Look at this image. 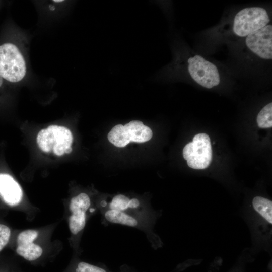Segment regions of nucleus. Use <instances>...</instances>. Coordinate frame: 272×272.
<instances>
[{"label": "nucleus", "instance_id": "obj_1", "mask_svg": "<svg viewBox=\"0 0 272 272\" xmlns=\"http://www.w3.org/2000/svg\"><path fill=\"white\" fill-rule=\"evenodd\" d=\"M103 222L106 224H116L137 228L144 232L154 248L161 245L159 237L154 232L156 221L119 211L100 209Z\"/></svg>", "mask_w": 272, "mask_h": 272}, {"label": "nucleus", "instance_id": "obj_2", "mask_svg": "<svg viewBox=\"0 0 272 272\" xmlns=\"http://www.w3.org/2000/svg\"><path fill=\"white\" fill-rule=\"evenodd\" d=\"M73 140V135L69 129L56 125L42 129L36 138L37 143L42 151L45 153L52 152L58 156L72 152Z\"/></svg>", "mask_w": 272, "mask_h": 272}, {"label": "nucleus", "instance_id": "obj_3", "mask_svg": "<svg viewBox=\"0 0 272 272\" xmlns=\"http://www.w3.org/2000/svg\"><path fill=\"white\" fill-rule=\"evenodd\" d=\"M270 21L266 9L260 7L245 8L235 16L232 30L235 35L246 37L267 25Z\"/></svg>", "mask_w": 272, "mask_h": 272}, {"label": "nucleus", "instance_id": "obj_4", "mask_svg": "<svg viewBox=\"0 0 272 272\" xmlns=\"http://www.w3.org/2000/svg\"><path fill=\"white\" fill-rule=\"evenodd\" d=\"M26 73V62L18 48L13 43L0 45V76L12 83L21 81Z\"/></svg>", "mask_w": 272, "mask_h": 272}, {"label": "nucleus", "instance_id": "obj_5", "mask_svg": "<svg viewBox=\"0 0 272 272\" xmlns=\"http://www.w3.org/2000/svg\"><path fill=\"white\" fill-rule=\"evenodd\" d=\"M98 209H105L121 211L156 221L157 213L148 203L137 197L119 194L110 199H102L98 203Z\"/></svg>", "mask_w": 272, "mask_h": 272}, {"label": "nucleus", "instance_id": "obj_6", "mask_svg": "<svg viewBox=\"0 0 272 272\" xmlns=\"http://www.w3.org/2000/svg\"><path fill=\"white\" fill-rule=\"evenodd\" d=\"M152 131L139 120H132L125 125L114 126L108 134L109 141L117 147L123 148L130 142L144 143L152 137Z\"/></svg>", "mask_w": 272, "mask_h": 272}, {"label": "nucleus", "instance_id": "obj_7", "mask_svg": "<svg viewBox=\"0 0 272 272\" xmlns=\"http://www.w3.org/2000/svg\"><path fill=\"white\" fill-rule=\"evenodd\" d=\"M183 156L189 167L194 169L207 168L212 159V149L209 135L205 133L196 134L192 142L184 147Z\"/></svg>", "mask_w": 272, "mask_h": 272}, {"label": "nucleus", "instance_id": "obj_8", "mask_svg": "<svg viewBox=\"0 0 272 272\" xmlns=\"http://www.w3.org/2000/svg\"><path fill=\"white\" fill-rule=\"evenodd\" d=\"M187 69L192 79L203 87L211 89L220 83V74L217 66L200 55L187 59Z\"/></svg>", "mask_w": 272, "mask_h": 272}, {"label": "nucleus", "instance_id": "obj_9", "mask_svg": "<svg viewBox=\"0 0 272 272\" xmlns=\"http://www.w3.org/2000/svg\"><path fill=\"white\" fill-rule=\"evenodd\" d=\"M90 196L85 192H81L70 200L68 218L70 231L74 236H79L84 230L88 217L96 210L92 207Z\"/></svg>", "mask_w": 272, "mask_h": 272}, {"label": "nucleus", "instance_id": "obj_10", "mask_svg": "<svg viewBox=\"0 0 272 272\" xmlns=\"http://www.w3.org/2000/svg\"><path fill=\"white\" fill-rule=\"evenodd\" d=\"M246 47L253 54L264 60L272 59V26L268 24L245 37Z\"/></svg>", "mask_w": 272, "mask_h": 272}, {"label": "nucleus", "instance_id": "obj_11", "mask_svg": "<svg viewBox=\"0 0 272 272\" xmlns=\"http://www.w3.org/2000/svg\"><path fill=\"white\" fill-rule=\"evenodd\" d=\"M38 236V232L28 229L20 232L17 238L16 252L27 261L33 262L39 259L43 254L42 247L34 242Z\"/></svg>", "mask_w": 272, "mask_h": 272}, {"label": "nucleus", "instance_id": "obj_12", "mask_svg": "<svg viewBox=\"0 0 272 272\" xmlns=\"http://www.w3.org/2000/svg\"><path fill=\"white\" fill-rule=\"evenodd\" d=\"M0 196L7 205L15 206L22 200L23 192L19 183L8 174H0Z\"/></svg>", "mask_w": 272, "mask_h": 272}, {"label": "nucleus", "instance_id": "obj_13", "mask_svg": "<svg viewBox=\"0 0 272 272\" xmlns=\"http://www.w3.org/2000/svg\"><path fill=\"white\" fill-rule=\"evenodd\" d=\"M252 209L258 219L268 226L272 224V201L260 196H255L252 202Z\"/></svg>", "mask_w": 272, "mask_h": 272}, {"label": "nucleus", "instance_id": "obj_14", "mask_svg": "<svg viewBox=\"0 0 272 272\" xmlns=\"http://www.w3.org/2000/svg\"><path fill=\"white\" fill-rule=\"evenodd\" d=\"M66 272H114L104 265L94 264L79 259L75 260ZM116 272H135L127 265L120 267Z\"/></svg>", "mask_w": 272, "mask_h": 272}, {"label": "nucleus", "instance_id": "obj_15", "mask_svg": "<svg viewBox=\"0 0 272 272\" xmlns=\"http://www.w3.org/2000/svg\"><path fill=\"white\" fill-rule=\"evenodd\" d=\"M272 103L270 102L260 111L257 115L256 121L258 126L262 128L272 126Z\"/></svg>", "mask_w": 272, "mask_h": 272}, {"label": "nucleus", "instance_id": "obj_16", "mask_svg": "<svg viewBox=\"0 0 272 272\" xmlns=\"http://www.w3.org/2000/svg\"><path fill=\"white\" fill-rule=\"evenodd\" d=\"M11 236V229L7 225L0 223V252L8 244Z\"/></svg>", "mask_w": 272, "mask_h": 272}, {"label": "nucleus", "instance_id": "obj_17", "mask_svg": "<svg viewBox=\"0 0 272 272\" xmlns=\"http://www.w3.org/2000/svg\"><path fill=\"white\" fill-rule=\"evenodd\" d=\"M0 272H13L7 265L0 264Z\"/></svg>", "mask_w": 272, "mask_h": 272}, {"label": "nucleus", "instance_id": "obj_18", "mask_svg": "<svg viewBox=\"0 0 272 272\" xmlns=\"http://www.w3.org/2000/svg\"><path fill=\"white\" fill-rule=\"evenodd\" d=\"M2 83H3V78H2V77L0 76V87H1V85H2Z\"/></svg>", "mask_w": 272, "mask_h": 272}, {"label": "nucleus", "instance_id": "obj_19", "mask_svg": "<svg viewBox=\"0 0 272 272\" xmlns=\"http://www.w3.org/2000/svg\"><path fill=\"white\" fill-rule=\"evenodd\" d=\"M63 1L62 0H54L53 2H55V3H60V2H63Z\"/></svg>", "mask_w": 272, "mask_h": 272}]
</instances>
